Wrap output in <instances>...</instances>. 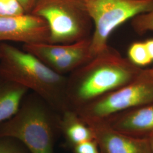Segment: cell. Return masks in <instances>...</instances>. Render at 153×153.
Here are the masks:
<instances>
[{
	"instance_id": "obj_22",
	"label": "cell",
	"mask_w": 153,
	"mask_h": 153,
	"mask_svg": "<svg viewBox=\"0 0 153 153\" xmlns=\"http://www.w3.org/2000/svg\"></svg>"
},
{
	"instance_id": "obj_6",
	"label": "cell",
	"mask_w": 153,
	"mask_h": 153,
	"mask_svg": "<svg viewBox=\"0 0 153 153\" xmlns=\"http://www.w3.org/2000/svg\"><path fill=\"white\" fill-rule=\"evenodd\" d=\"M151 103H153V81L137 77L131 83L74 110L82 118L105 119Z\"/></svg>"
},
{
	"instance_id": "obj_8",
	"label": "cell",
	"mask_w": 153,
	"mask_h": 153,
	"mask_svg": "<svg viewBox=\"0 0 153 153\" xmlns=\"http://www.w3.org/2000/svg\"><path fill=\"white\" fill-rule=\"evenodd\" d=\"M4 41L49 43V28L44 19L32 14L0 16V43Z\"/></svg>"
},
{
	"instance_id": "obj_20",
	"label": "cell",
	"mask_w": 153,
	"mask_h": 153,
	"mask_svg": "<svg viewBox=\"0 0 153 153\" xmlns=\"http://www.w3.org/2000/svg\"><path fill=\"white\" fill-rule=\"evenodd\" d=\"M145 44L148 50V53L151 59L153 61V38L147 40L145 42Z\"/></svg>"
},
{
	"instance_id": "obj_13",
	"label": "cell",
	"mask_w": 153,
	"mask_h": 153,
	"mask_svg": "<svg viewBox=\"0 0 153 153\" xmlns=\"http://www.w3.org/2000/svg\"><path fill=\"white\" fill-rule=\"evenodd\" d=\"M128 54L129 61L137 66L148 65L153 61L148 53L145 42H135L131 44Z\"/></svg>"
},
{
	"instance_id": "obj_1",
	"label": "cell",
	"mask_w": 153,
	"mask_h": 153,
	"mask_svg": "<svg viewBox=\"0 0 153 153\" xmlns=\"http://www.w3.org/2000/svg\"><path fill=\"white\" fill-rule=\"evenodd\" d=\"M141 69L108 47L67 79L69 109H76L137 78Z\"/></svg>"
},
{
	"instance_id": "obj_4",
	"label": "cell",
	"mask_w": 153,
	"mask_h": 153,
	"mask_svg": "<svg viewBox=\"0 0 153 153\" xmlns=\"http://www.w3.org/2000/svg\"><path fill=\"white\" fill-rule=\"evenodd\" d=\"M30 14L47 22L49 43L72 44L90 38L93 22L79 0H36Z\"/></svg>"
},
{
	"instance_id": "obj_11",
	"label": "cell",
	"mask_w": 153,
	"mask_h": 153,
	"mask_svg": "<svg viewBox=\"0 0 153 153\" xmlns=\"http://www.w3.org/2000/svg\"><path fill=\"white\" fill-rule=\"evenodd\" d=\"M28 90L21 85L5 79L0 86V123L16 114Z\"/></svg>"
},
{
	"instance_id": "obj_16",
	"label": "cell",
	"mask_w": 153,
	"mask_h": 153,
	"mask_svg": "<svg viewBox=\"0 0 153 153\" xmlns=\"http://www.w3.org/2000/svg\"><path fill=\"white\" fill-rule=\"evenodd\" d=\"M74 153H100L94 140L82 142L73 146Z\"/></svg>"
},
{
	"instance_id": "obj_3",
	"label": "cell",
	"mask_w": 153,
	"mask_h": 153,
	"mask_svg": "<svg viewBox=\"0 0 153 153\" xmlns=\"http://www.w3.org/2000/svg\"><path fill=\"white\" fill-rule=\"evenodd\" d=\"M43 104L28 100L5 123L0 136L19 140L31 153H54L57 129L60 120H55Z\"/></svg>"
},
{
	"instance_id": "obj_10",
	"label": "cell",
	"mask_w": 153,
	"mask_h": 153,
	"mask_svg": "<svg viewBox=\"0 0 153 153\" xmlns=\"http://www.w3.org/2000/svg\"><path fill=\"white\" fill-rule=\"evenodd\" d=\"M90 38L79 41L74 49L45 64L61 75L72 73L92 59L90 53Z\"/></svg>"
},
{
	"instance_id": "obj_12",
	"label": "cell",
	"mask_w": 153,
	"mask_h": 153,
	"mask_svg": "<svg viewBox=\"0 0 153 153\" xmlns=\"http://www.w3.org/2000/svg\"><path fill=\"white\" fill-rule=\"evenodd\" d=\"M60 129L72 146L94 140L90 128L73 109H66L62 112Z\"/></svg>"
},
{
	"instance_id": "obj_9",
	"label": "cell",
	"mask_w": 153,
	"mask_h": 153,
	"mask_svg": "<svg viewBox=\"0 0 153 153\" xmlns=\"http://www.w3.org/2000/svg\"><path fill=\"white\" fill-rule=\"evenodd\" d=\"M117 131L134 137L153 132V103L128 109L103 119Z\"/></svg>"
},
{
	"instance_id": "obj_15",
	"label": "cell",
	"mask_w": 153,
	"mask_h": 153,
	"mask_svg": "<svg viewBox=\"0 0 153 153\" xmlns=\"http://www.w3.org/2000/svg\"><path fill=\"white\" fill-rule=\"evenodd\" d=\"M25 14L18 0H0V16H17Z\"/></svg>"
},
{
	"instance_id": "obj_19",
	"label": "cell",
	"mask_w": 153,
	"mask_h": 153,
	"mask_svg": "<svg viewBox=\"0 0 153 153\" xmlns=\"http://www.w3.org/2000/svg\"><path fill=\"white\" fill-rule=\"evenodd\" d=\"M138 77L143 79L153 81V67L145 70L141 69Z\"/></svg>"
},
{
	"instance_id": "obj_21",
	"label": "cell",
	"mask_w": 153,
	"mask_h": 153,
	"mask_svg": "<svg viewBox=\"0 0 153 153\" xmlns=\"http://www.w3.org/2000/svg\"><path fill=\"white\" fill-rule=\"evenodd\" d=\"M148 138L149 142H150V147H151L152 153H153V132L148 136Z\"/></svg>"
},
{
	"instance_id": "obj_18",
	"label": "cell",
	"mask_w": 153,
	"mask_h": 153,
	"mask_svg": "<svg viewBox=\"0 0 153 153\" xmlns=\"http://www.w3.org/2000/svg\"><path fill=\"white\" fill-rule=\"evenodd\" d=\"M26 14H30L36 0H18Z\"/></svg>"
},
{
	"instance_id": "obj_2",
	"label": "cell",
	"mask_w": 153,
	"mask_h": 153,
	"mask_svg": "<svg viewBox=\"0 0 153 153\" xmlns=\"http://www.w3.org/2000/svg\"><path fill=\"white\" fill-rule=\"evenodd\" d=\"M0 76L31 90L55 109H69L67 79L31 53L0 43Z\"/></svg>"
},
{
	"instance_id": "obj_17",
	"label": "cell",
	"mask_w": 153,
	"mask_h": 153,
	"mask_svg": "<svg viewBox=\"0 0 153 153\" xmlns=\"http://www.w3.org/2000/svg\"><path fill=\"white\" fill-rule=\"evenodd\" d=\"M0 153H22L11 145L0 141Z\"/></svg>"
},
{
	"instance_id": "obj_7",
	"label": "cell",
	"mask_w": 153,
	"mask_h": 153,
	"mask_svg": "<svg viewBox=\"0 0 153 153\" xmlns=\"http://www.w3.org/2000/svg\"><path fill=\"white\" fill-rule=\"evenodd\" d=\"M81 118L90 128L101 153H153L148 137L117 131L103 119Z\"/></svg>"
},
{
	"instance_id": "obj_14",
	"label": "cell",
	"mask_w": 153,
	"mask_h": 153,
	"mask_svg": "<svg viewBox=\"0 0 153 153\" xmlns=\"http://www.w3.org/2000/svg\"><path fill=\"white\" fill-rule=\"evenodd\" d=\"M131 26L134 30L140 35L153 31V6L150 10L133 18Z\"/></svg>"
},
{
	"instance_id": "obj_5",
	"label": "cell",
	"mask_w": 153,
	"mask_h": 153,
	"mask_svg": "<svg viewBox=\"0 0 153 153\" xmlns=\"http://www.w3.org/2000/svg\"><path fill=\"white\" fill-rule=\"evenodd\" d=\"M94 25L90 38L91 59L109 46V36L116 28L138 14L150 10L153 0H79Z\"/></svg>"
}]
</instances>
